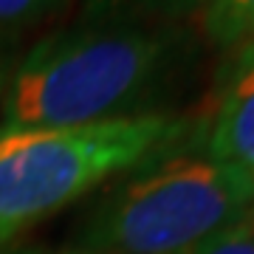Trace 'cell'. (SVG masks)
Listing matches in <instances>:
<instances>
[{"label": "cell", "instance_id": "cell-1", "mask_svg": "<svg viewBox=\"0 0 254 254\" xmlns=\"http://www.w3.org/2000/svg\"><path fill=\"white\" fill-rule=\"evenodd\" d=\"M184 54V40L141 23H108L43 37L3 93V130L79 127L147 113Z\"/></svg>", "mask_w": 254, "mask_h": 254}, {"label": "cell", "instance_id": "cell-2", "mask_svg": "<svg viewBox=\"0 0 254 254\" xmlns=\"http://www.w3.org/2000/svg\"><path fill=\"white\" fill-rule=\"evenodd\" d=\"M254 218V181L203 155H158L136 167L82 223L76 246L93 254H192Z\"/></svg>", "mask_w": 254, "mask_h": 254}, {"label": "cell", "instance_id": "cell-3", "mask_svg": "<svg viewBox=\"0 0 254 254\" xmlns=\"http://www.w3.org/2000/svg\"><path fill=\"white\" fill-rule=\"evenodd\" d=\"M181 133L184 119L155 110L79 127H0V246L164 155Z\"/></svg>", "mask_w": 254, "mask_h": 254}, {"label": "cell", "instance_id": "cell-4", "mask_svg": "<svg viewBox=\"0 0 254 254\" xmlns=\"http://www.w3.org/2000/svg\"><path fill=\"white\" fill-rule=\"evenodd\" d=\"M206 153L254 181V43L235 48L218 93Z\"/></svg>", "mask_w": 254, "mask_h": 254}, {"label": "cell", "instance_id": "cell-5", "mask_svg": "<svg viewBox=\"0 0 254 254\" xmlns=\"http://www.w3.org/2000/svg\"><path fill=\"white\" fill-rule=\"evenodd\" d=\"M203 14L206 34L220 48H240L254 43V0H209Z\"/></svg>", "mask_w": 254, "mask_h": 254}, {"label": "cell", "instance_id": "cell-6", "mask_svg": "<svg viewBox=\"0 0 254 254\" xmlns=\"http://www.w3.org/2000/svg\"><path fill=\"white\" fill-rule=\"evenodd\" d=\"M209 0H85L93 17L116 20H181L206 9Z\"/></svg>", "mask_w": 254, "mask_h": 254}, {"label": "cell", "instance_id": "cell-7", "mask_svg": "<svg viewBox=\"0 0 254 254\" xmlns=\"http://www.w3.org/2000/svg\"><path fill=\"white\" fill-rule=\"evenodd\" d=\"M63 0H0V28L28 26L60 9Z\"/></svg>", "mask_w": 254, "mask_h": 254}, {"label": "cell", "instance_id": "cell-8", "mask_svg": "<svg viewBox=\"0 0 254 254\" xmlns=\"http://www.w3.org/2000/svg\"><path fill=\"white\" fill-rule=\"evenodd\" d=\"M192 254H254V218L237 223L223 235L212 237Z\"/></svg>", "mask_w": 254, "mask_h": 254}, {"label": "cell", "instance_id": "cell-9", "mask_svg": "<svg viewBox=\"0 0 254 254\" xmlns=\"http://www.w3.org/2000/svg\"><path fill=\"white\" fill-rule=\"evenodd\" d=\"M0 254H93L85 249H65V252H48V249H17V252H0Z\"/></svg>", "mask_w": 254, "mask_h": 254}, {"label": "cell", "instance_id": "cell-10", "mask_svg": "<svg viewBox=\"0 0 254 254\" xmlns=\"http://www.w3.org/2000/svg\"><path fill=\"white\" fill-rule=\"evenodd\" d=\"M0 85H3V73H0Z\"/></svg>", "mask_w": 254, "mask_h": 254}]
</instances>
